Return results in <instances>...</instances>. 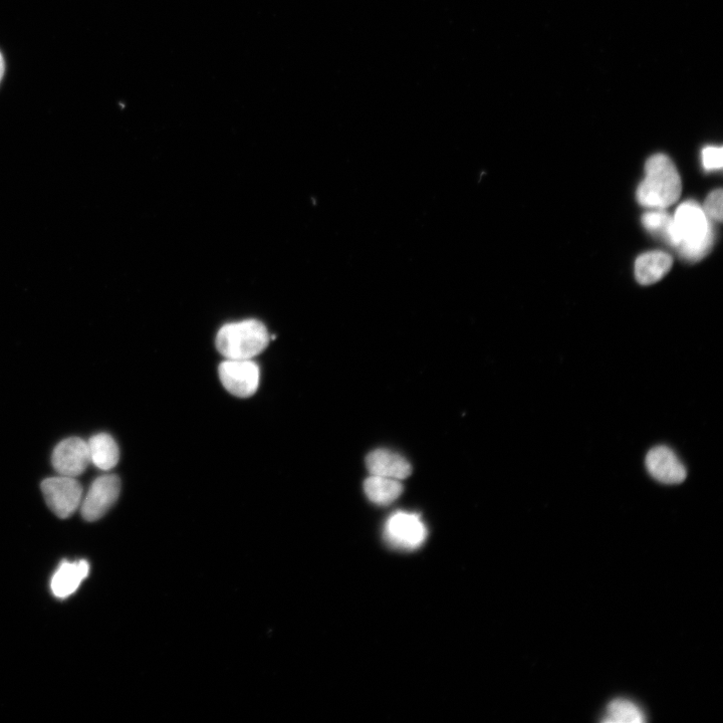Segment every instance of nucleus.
<instances>
[{
  "label": "nucleus",
  "instance_id": "f257e3e1",
  "mask_svg": "<svg viewBox=\"0 0 723 723\" xmlns=\"http://www.w3.org/2000/svg\"><path fill=\"white\" fill-rule=\"evenodd\" d=\"M674 248L685 260L696 262L707 255L714 233L709 218L694 201L681 204L673 217Z\"/></svg>",
  "mask_w": 723,
  "mask_h": 723
},
{
  "label": "nucleus",
  "instance_id": "f03ea898",
  "mask_svg": "<svg viewBox=\"0 0 723 723\" xmlns=\"http://www.w3.org/2000/svg\"><path fill=\"white\" fill-rule=\"evenodd\" d=\"M645 171L646 177L637 190L641 205L664 209L678 200L682 190L681 179L667 156H652L646 163Z\"/></svg>",
  "mask_w": 723,
  "mask_h": 723
},
{
  "label": "nucleus",
  "instance_id": "7ed1b4c3",
  "mask_svg": "<svg viewBox=\"0 0 723 723\" xmlns=\"http://www.w3.org/2000/svg\"><path fill=\"white\" fill-rule=\"evenodd\" d=\"M271 341L267 327L257 320L224 325L216 336L218 352L229 360H253Z\"/></svg>",
  "mask_w": 723,
  "mask_h": 723
},
{
  "label": "nucleus",
  "instance_id": "20e7f679",
  "mask_svg": "<svg viewBox=\"0 0 723 723\" xmlns=\"http://www.w3.org/2000/svg\"><path fill=\"white\" fill-rule=\"evenodd\" d=\"M47 505L61 519H68L80 508L83 488L76 477L60 475L42 482Z\"/></svg>",
  "mask_w": 723,
  "mask_h": 723
},
{
  "label": "nucleus",
  "instance_id": "39448f33",
  "mask_svg": "<svg viewBox=\"0 0 723 723\" xmlns=\"http://www.w3.org/2000/svg\"><path fill=\"white\" fill-rule=\"evenodd\" d=\"M218 373L224 388L236 397L249 398L259 389L260 367L253 360L226 359Z\"/></svg>",
  "mask_w": 723,
  "mask_h": 723
},
{
  "label": "nucleus",
  "instance_id": "423d86ee",
  "mask_svg": "<svg viewBox=\"0 0 723 723\" xmlns=\"http://www.w3.org/2000/svg\"><path fill=\"white\" fill-rule=\"evenodd\" d=\"M121 480L115 474L98 477L92 484L81 504L83 518L87 522L102 519L118 501Z\"/></svg>",
  "mask_w": 723,
  "mask_h": 723
},
{
  "label": "nucleus",
  "instance_id": "0eeeda50",
  "mask_svg": "<svg viewBox=\"0 0 723 723\" xmlns=\"http://www.w3.org/2000/svg\"><path fill=\"white\" fill-rule=\"evenodd\" d=\"M426 528L420 517L415 514L399 512L386 523L385 536L388 543L396 548L413 550L420 547L426 539Z\"/></svg>",
  "mask_w": 723,
  "mask_h": 723
},
{
  "label": "nucleus",
  "instance_id": "6e6552de",
  "mask_svg": "<svg viewBox=\"0 0 723 723\" xmlns=\"http://www.w3.org/2000/svg\"><path fill=\"white\" fill-rule=\"evenodd\" d=\"M91 462L88 442L71 437L55 448L52 463L60 475L77 477L83 474Z\"/></svg>",
  "mask_w": 723,
  "mask_h": 723
},
{
  "label": "nucleus",
  "instance_id": "1a4fd4ad",
  "mask_svg": "<svg viewBox=\"0 0 723 723\" xmlns=\"http://www.w3.org/2000/svg\"><path fill=\"white\" fill-rule=\"evenodd\" d=\"M645 464L649 474L664 485H679L687 477L684 464L664 445L652 448L646 455Z\"/></svg>",
  "mask_w": 723,
  "mask_h": 723
},
{
  "label": "nucleus",
  "instance_id": "9d476101",
  "mask_svg": "<svg viewBox=\"0 0 723 723\" xmlns=\"http://www.w3.org/2000/svg\"><path fill=\"white\" fill-rule=\"evenodd\" d=\"M366 465L371 475L398 480L407 478L412 471L411 464L402 455L386 449L372 451L366 458Z\"/></svg>",
  "mask_w": 723,
  "mask_h": 723
},
{
  "label": "nucleus",
  "instance_id": "9b49d317",
  "mask_svg": "<svg viewBox=\"0 0 723 723\" xmlns=\"http://www.w3.org/2000/svg\"><path fill=\"white\" fill-rule=\"evenodd\" d=\"M90 573L87 561L64 562L55 573L51 588L54 595L65 599L73 595Z\"/></svg>",
  "mask_w": 723,
  "mask_h": 723
},
{
  "label": "nucleus",
  "instance_id": "f8f14e48",
  "mask_svg": "<svg viewBox=\"0 0 723 723\" xmlns=\"http://www.w3.org/2000/svg\"><path fill=\"white\" fill-rule=\"evenodd\" d=\"M672 258L663 252H651L638 258L635 275L639 284L649 286L660 281L671 269Z\"/></svg>",
  "mask_w": 723,
  "mask_h": 723
},
{
  "label": "nucleus",
  "instance_id": "ddd939ff",
  "mask_svg": "<svg viewBox=\"0 0 723 723\" xmlns=\"http://www.w3.org/2000/svg\"><path fill=\"white\" fill-rule=\"evenodd\" d=\"M367 498L379 506H387L395 502L403 493L401 480L371 475L364 482Z\"/></svg>",
  "mask_w": 723,
  "mask_h": 723
},
{
  "label": "nucleus",
  "instance_id": "4468645a",
  "mask_svg": "<svg viewBox=\"0 0 723 723\" xmlns=\"http://www.w3.org/2000/svg\"><path fill=\"white\" fill-rule=\"evenodd\" d=\"M91 462L98 468L108 471L114 468L120 459L119 446L115 439L107 434H96L88 442Z\"/></svg>",
  "mask_w": 723,
  "mask_h": 723
},
{
  "label": "nucleus",
  "instance_id": "2eb2a0df",
  "mask_svg": "<svg viewBox=\"0 0 723 723\" xmlns=\"http://www.w3.org/2000/svg\"><path fill=\"white\" fill-rule=\"evenodd\" d=\"M644 711L635 702L618 698L607 707L606 716L602 719L607 723H642L646 721Z\"/></svg>",
  "mask_w": 723,
  "mask_h": 723
},
{
  "label": "nucleus",
  "instance_id": "dca6fc26",
  "mask_svg": "<svg viewBox=\"0 0 723 723\" xmlns=\"http://www.w3.org/2000/svg\"><path fill=\"white\" fill-rule=\"evenodd\" d=\"M643 225L650 232L660 234L665 240L670 231L673 218L664 211H652L643 215Z\"/></svg>",
  "mask_w": 723,
  "mask_h": 723
},
{
  "label": "nucleus",
  "instance_id": "f3484780",
  "mask_svg": "<svg viewBox=\"0 0 723 723\" xmlns=\"http://www.w3.org/2000/svg\"><path fill=\"white\" fill-rule=\"evenodd\" d=\"M722 190L717 189L707 197L703 211L712 220L722 221Z\"/></svg>",
  "mask_w": 723,
  "mask_h": 723
},
{
  "label": "nucleus",
  "instance_id": "a211bd4d",
  "mask_svg": "<svg viewBox=\"0 0 723 723\" xmlns=\"http://www.w3.org/2000/svg\"><path fill=\"white\" fill-rule=\"evenodd\" d=\"M721 147H706L702 152L703 165L706 170L721 169L723 165Z\"/></svg>",
  "mask_w": 723,
  "mask_h": 723
},
{
  "label": "nucleus",
  "instance_id": "6ab92c4d",
  "mask_svg": "<svg viewBox=\"0 0 723 723\" xmlns=\"http://www.w3.org/2000/svg\"><path fill=\"white\" fill-rule=\"evenodd\" d=\"M5 67H6V66H5L4 57H3L2 53H0V82H2V80H3V78H4V75H5Z\"/></svg>",
  "mask_w": 723,
  "mask_h": 723
}]
</instances>
